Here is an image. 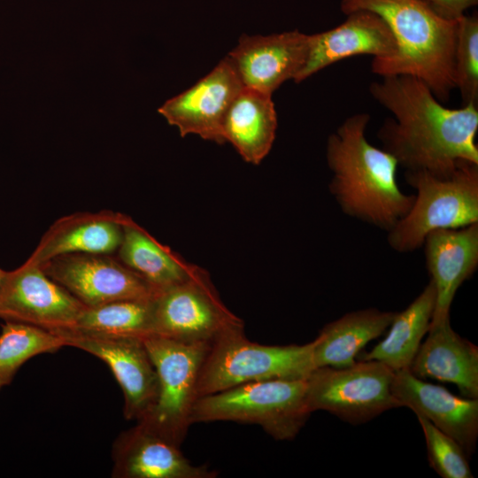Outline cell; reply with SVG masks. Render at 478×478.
<instances>
[{
	"label": "cell",
	"mask_w": 478,
	"mask_h": 478,
	"mask_svg": "<svg viewBox=\"0 0 478 478\" xmlns=\"http://www.w3.org/2000/svg\"><path fill=\"white\" fill-rule=\"evenodd\" d=\"M391 392L405 406L452 437L471 456L478 437V398L460 397L445 388L415 376L409 369L397 371Z\"/></svg>",
	"instance_id": "obj_15"
},
{
	"label": "cell",
	"mask_w": 478,
	"mask_h": 478,
	"mask_svg": "<svg viewBox=\"0 0 478 478\" xmlns=\"http://www.w3.org/2000/svg\"><path fill=\"white\" fill-rule=\"evenodd\" d=\"M158 378V396L137 423L181 447L197 396L200 369L209 343H184L158 335L143 338Z\"/></svg>",
	"instance_id": "obj_7"
},
{
	"label": "cell",
	"mask_w": 478,
	"mask_h": 478,
	"mask_svg": "<svg viewBox=\"0 0 478 478\" xmlns=\"http://www.w3.org/2000/svg\"><path fill=\"white\" fill-rule=\"evenodd\" d=\"M238 327L243 322L226 307L200 267L189 280L159 291L154 298L155 335L211 344Z\"/></svg>",
	"instance_id": "obj_9"
},
{
	"label": "cell",
	"mask_w": 478,
	"mask_h": 478,
	"mask_svg": "<svg viewBox=\"0 0 478 478\" xmlns=\"http://www.w3.org/2000/svg\"><path fill=\"white\" fill-rule=\"evenodd\" d=\"M426 266L436 289L429 327L450 319V308L461 284L478 266V222L459 228L437 229L423 242Z\"/></svg>",
	"instance_id": "obj_17"
},
{
	"label": "cell",
	"mask_w": 478,
	"mask_h": 478,
	"mask_svg": "<svg viewBox=\"0 0 478 478\" xmlns=\"http://www.w3.org/2000/svg\"><path fill=\"white\" fill-rule=\"evenodd\" d=\"M309 45L310 35L298 30L243 35L228 58L244 87L272 95L284 81H295L305 65Z\"/></svg>",
	"instance_id": "obj_14"
},
{
	"label": "cell",
	"mask_w": 478,
	"mask_h": 478,
	"mask_svg": "<svg viewBox=\"0 0 478 478\" xmlns=\"http://www.w3.org/2000/svg\"><path fill=\"white\" fill-rule=\"evenodd\" d=\"M56 333L34 325L5 320L0 334V390L11 383L29 358L65 347Z\"/></svg>",
	"instance_id": "obj_26"
},
{
	"label": "cell",
	"mask_w": 478,
	"mask_h": 478,
	"mask_svg": "<svg viewBox=\"0 0 478 478\" xmlns=\"http://www.w3.org/2000/svg\"><path fill=\"white\" fill-rule=\"evenodd\" d=\"M86 306L43 269L27 260L6 271L0 285V318L50 331L72 328Z\"/></svg>",
	"instance_id": "obj_12"
},
{
	"label": "cell",
	"mask_w": 478,
	"mask_h": 478,
	"mask_svg": "<svg viewBox=\"0 0 478 478\" xmlns=\"http://www.w3.org/2000/svg\"><path fill=\"white\" fill-rule=\"evenodd\" d=\"M454 79L463 105H478V18L463 15L458 19L454 50Z\"/></svg>",
	"instance_id": "obj_27"
},
{
	"label": "cell",
	"mask_w": 478,
	"mask_h": 478,
	"mask_svg": "<svg viewBox=\"0 0 478 478\" xmlns=\"http://www.w3.org/2000/svg\"><path fill=\"white\" fill-rule=\"evenodd\" d=\"M313 341L304 345H264L243 327L227 330L209 346L197 382L198 398L252 382L306 379L315 368Z\"/></svg>",
	"instance_id": "obj_6"
},
{
	"label": "cell",
	"mask_w": 478,
	"mask_h": 478,
	"mask_svg": "<svg viewBox=\"0 0 478 478\" xmlns=\"http://www.w3.org/2000/svg\"><path fill=\"white\" fill-rule=\"evenodd\" d=\"M117 258L158 292L192 277L199 267L187 263L126 215Z\"/></svg>",
	"instance_id": "obj_23"
},
{
	"label": "cell",
	"mask_w": 478,
	"mask_h": 478,
	"mask_svg": "<svg viewBox=\"0 0 478 478\" xmlns=\"http://www.w3.org/2000/svg\"><path fill=\"white\" fill-rule=\"evenodd\" d=\"M116 478H215L218 473L195 466L180 446L140 423L122 432L112 447Z\"/></svg>",
	"instance_id": "obj_18"
},
{
	"label": "cell",
	"mask_w": 478,
	"mask_h": 478,
	"mask_svg": "<svg viewBox=\"0 0 478 478\" xmlns=\"http://www.w3.org/2000/svg\"><path fill=\"white\" fill-rule=\"evenodd\" d=\"M409 367L415 376L455 384L464 397L478 398V348L458 335L450 319L429 327Z\"/></svg>",
	"instance_id": "obj_20"
},
{
	"label": "cell",
	"mask_w": 478,
	"mask_h": 478,
	"mask_svg": "<svg viewBox=\"0 0 478 478\" xmlns=\"http://www.w3.org/2000/svg\"><path fill=\"white\" fill-rule=\"evenodd\" d=\"M5 273H6V271L0 267V285H1V282H2V281L4 279V276Z\"/></svg>",
	"instance_id": "obj_30"
},
{
	"label": "cell",
	"mask_w": 478,
	"mask_h": 478,
	"mask_svg": "<svg viewBox=\"0 0 478 478\" xmlns=\"http://www.w3.org/2000/svg\"><path fill=\"white\" fill-rule=\"evenodd\" d=\"M347 16L345 21L330 30L310 35L307 59L295 82L351 56L372 55L373 61H383L396 54V40L377 14L358 11Z\"/></svg>",
	"instance_id": "obj_16"
},
{
	"label": "cell",
	"mask_w": 478,
	"mask_h": 478,
	"mask_svg": "<svg viewBox=\"0 0 478 478\" xmlns=\"http://www.w3.org/2000/svg\"><path fill=\"white\" fill-rule=\"evenodd\" d=\"M417 418L423 431L431 467L443 478L473 477L467 455L459 443L426 419Z\"/></svg>",
	"instance_id": "obj_28"
},
{
	"label": "cell",
	"mask_w": 478,
	"mask_h": 478,
	"mask_svg": "<svg viewBox=\"0 0 478 478\" xmlns=\"http://www.w3.org/2000/svg\"><path fill=\"white\" fill-rule=\"evenodd\" d=\"M271 96L243 86L222 125L225 143H230L246 162L254 165L268 154L275 138L277 115Z\"/></svg>",
	"instance_id": "obj_21"
},
{
	"label": "cell",
	"mask_w": 478,
	"mask_h": 478,
	"mask_svg": "<svg viewBox=\"0 0 478 478\" xmlns=\"http://www.w3.org/2000/svg\"><path fill=\"white\" fill-rule=\"evenodd\" d=\"M305 379H271L199 397L190 422L256 424L279 441L294 439L311 415Z\"/></svg>",
	"instance_id": "obj_5"
},
{
	"label": "cell",
	"mask_w": 478,
	"mask_h": 478,
	"mask_svg": "<svg viewBox=\"0 0 478 478\" xmlns=\"http://www.w3.org/2000/svg\"><path fill=\"white\" fill-rule=\"evenodd\" d=\"M369 120L367 113L353 114L329 135V190L346 215L388 232L407 213L415 196L400 189L396 158L366 140Z\"/></svg>",
	"instance_id": "obj_2"
},
{
	"label": "cell",
	"mask_w": 478,
	"mask_h": 478,
	"mask_svg": "<svg viewBox=\"0 0 478 478\" xmlns=\"http://www.w3.org/2000/svg\"><path fill=\"white\" fill-rule=\"evenodd\" d=\"M435 305L436 289L429 281L404 311L396 312L386 337L358 360H376L394 372L409 369L429 329Z\"/></svg>",
	"instance_id": "obj_24"
},
{
	"label": "cell",
	"mask_w": 478,
	"mask_h": 478,
	"mask_svg": "<svg viewBox=\"0 0 478 478\" xmlns=\"http://www.w3.org/2000/svg\"><path fill=\"white\" fill-rule=\"evenodd\" d=\"M126 214L110 210L78 212L55 220L27 258L38 266L66 254H113L123 235Z\"/></svg>",
	"instance_id": "obj_19"
},
{
	"label": "cell",
	"mask_w": 478,
	"mask_h": 478,
	"mask_svg": "<svg viewBox=\"0 0 478 478\" xmlns=\"http://www.w3.org/2000/svg\"><path fill=\"white\" fill-rule=\"evenodd\" d=\"M395 372L376 360L346 367L314 368L305 379L310 411L324 410L351 424L370 420L400 407L391 392Z\"/></svg>",
	"instance_id": "obj_8"
},
{
	"label": "cell",
	"mask_w": 478,
	"mask_h": 478,
	"mask_svg": "<svg viewBox=\"0 0 478 478\" xmlns=\"http://www.w3.org/2000/svg\"><path fill=\"white\" fill-rule=\"evenodd\" d=\"M396 312L367 308L351 312L327 324L313 340L315 368L346 367L370 341L389 327Z\"/></svg>",
	"instance_id": "obj_22"
},
{
	"label": "cell",
	"mask_w": 478,
	"mask_h": 478,
	"mask_svg": "<svg viewBox=\"0 0 478 478\" xmlns=\"http://www.w3.org/2000/svg\"><path fill=\"white\" fill-rule=\"evenodd\" d=\"M441 17L457 20L465 11L475 5L478 0H423Z\"/></svg>",
	"instance_id": "obj_29"
},
{
	"label": "cell",
	"mask_w": 478,
	"mask_h": 478,
	"mask_svg": "<svg viewBox=\"0 0 478 478\" xmlns=\"http://www.w3.org/2000/svg\"><path fill=\"white\" fill-rule=\"evenodd\" d=\"M40 266L89 307L119 300L151 299L158 293L112 254H66Z\"/></svg>",
	"instance_id": "obj_11"
},
{
	"label": "cell",
	"mask_w": 478,
	"mask_h": 478,
	"mask_svg": "<svg viewBox=\"0 0 478 478\" xmlns=\"http://www.w3.org/2000/svg\"><path fill=\"white\" fill-rule=\"evenodd\" d=\"M405 178L417 194L407 213L388 231L387 240L394 251H415L434 230L478 222V164L460 162L446 176L416 171L406 172Z\"/></svg>",
	"instance_id": "obj_4"
},
{
	"label": "cell",
	"mask_w": 478,
	"mask_h": 478,
	"mask_svg": "<svg viewBox=\"0 0 478 478\" xmlns=\"http://www.w3.org/2000/svg\"><path fill=\"white\" fill-rule=\"evenodd\" d=\"M51 332L66 346L89 352L108 365L124 395L127 420H142L154 407L158 396V378L143 338L92 334L73 328Z\"/></svg>",
	"instance_id": "obj_10"
},
{
	"label": "cell",
	"mask_w": 478,
	"mask_h": 478,
	"mask_svg": "<svg viewBox=\"0 0 478 478\" xmlns=\"http://www.w3.org/2000/svg\"><path fill=\"white\" fill-rule=\"evenodd\" d=\"M369 92L393 115L378 136L406 172L446 176L460 162L478 164V105L444 107L425 82L407 74L383 76Z\"/></svg>",
	"instance_id": "obj_1"
},
{
	"label": "cell",
	"mask_w": 478,
	"mask_h": 478,
	"mask_svg": "<svg viewBox=\"0 0 478 478\" xmlns=\"http://www.w3.org/2000/svg\"><path fill=\"white\" fill-rule=\"evenodd\" d=\"M341 11L377 14L397 42L389 59L373 61L372 72L382 77L413 75L425 82L438 100H448L456 89L454 50L458 19L441 17L423 0H342Z\"/></svg>",
	"instance_id": "obj_3"
},
{
	"label": "cell",
	"mask_w": 478,
	"mask_h": 478,
	"mask_svg": "<svg viewBox=\"0 0 478 478\" xmlns=\"http://www.w3.org/2000/svg\"><path fill=\"white\" fill-rule=\"evenodd\" d=\"M243 85L228 57L182 93L167 100L158 112L181 136L189 134L224 143L222 125L234 98Z\"/></svg>",
	"instance_id": "obj_13"
},
{
	"label": "cell",
	"mask_w": 478,
	"mask_h": 478,
	"mask_svg": "<svg viewBox=\"0 0 478 478\" xmlns=\"http://www.w3.org/2000/svg\"><path fill=\"white\" fill-rule=\"evenodd\" d=\"M154 298L119 300L86 306L70 328L92 334L141 338L155 335Z\"/></svg>",
	"instance_id": "obj_25"
}]
</instances>
